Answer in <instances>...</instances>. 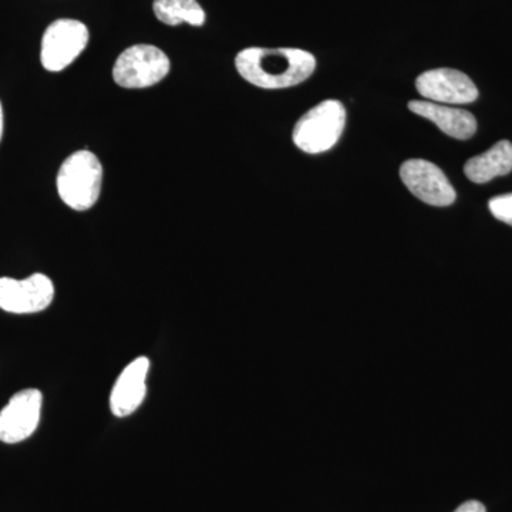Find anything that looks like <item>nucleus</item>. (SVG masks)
I'll return each mask as SVG.
<instances>
[{"label": "nucleus", "mask_w": 512, "mask_h": 512, "mask_svg": "<svg viewBox=\"0 0 512 512\" xmlns=\"http://www.w3.org/2000/svg\"><path fill=\"white\" fill-rule=\"evenodd\" d=\"M416 89L427 101L439 104H468L478 97L476 84L467 74L446 67L420 74Z\"/></svg>", "instance_id": "1a4fd4ad"}, {"label": "nucleus", "mask_w": 512, "mask_h": 512, "mask_svg": "<svg viewBox=\"0 0 512 512\" xmlns=\"http://www.w3.org/2000/svg\"><path fill=\"white\" fill-rule=\"evenodd\" d=\"M454 512H487L483 504L478 501H467L463 505L457 508Z\"/></svg>", "instance_id": "2eb2a0df"}, {"label": "nucleus", "mask_w": 512, "mask_h": 512, "mask_svg": "<svg viewBox=\"0 0 512 512\" xmlns=\"http://www.w3.org/2000/svg\"><path fill=\"white\" fill-rule=\"evenodd\" d=\"M409 109L417 116L430 120L444 134L457 140H468L476 134L477 120L470 111L454 109L447 104L427 100L410 101Z\"/></svg>", "instance_id": "9b49d317"}, {"label": "nucleus", "mask_w": 512, "mask_h": 512, "mask_svg": "<svg viewBox=\"0 0 512 512\" xmlns=\"http://www.w3.org/2000/svg\"><path fill=\"white\" fill-rule=\"evenodd\" d=\"M60 200L74 211H87L99 200L103 165L92 151L82 150L67 157L57 174Z\"/></svg>", "instance_id": "f03ea898"}, {"label": "nucleus", "mask_w": 512, "mask_h": 512, "mask_svg": "<svg viewBox=\"0 0 512 512\" xmlns=\"http://www.w3.org/2000/svg\"><path fill=\"white\" fill-rule=\"evenodd\" d=\"M153 10L156 18L168 26L188 23L200 28L207 18L197 0H154Z\"/></svg>", "instance_id": "ddd939ff"}, {"label": "nucleus", "mask_w": 512, "mask_h": 512, "mask_svg": "<svg viewBox=\"0 0 512 512\" xmlns=\"http://www.w3.org/2000/svg\"><path fill=\"white\" fill-rule=\"evenodd\" d=\"M43 394L37 389L16 393L0 412V441L16 444L28 440L39 426Z\"/></svg>", "instance_id": "6e6552de"}, {"label": "nucleus", "mask_w": 512, "mask_h": 512, "mask_svg": "<svg viewBox=\"0 0 512 512\" xmlns=\"http://www.w3.org/2000/svg\"><path fill=\"white\" fill-rule=\"evenodd\" d=\"M491 214L497 218L498 221L505 222V224L512 225V194L500 195L495 197L488 204Z\"/></svg>", "instance_id": "4468645a"}, {"label": "nucleus", "mask_w": 512, "mask_h": 512, "mask_svg": "<svg viewBox=\"0 0 512 512\" xmlns=\"http://www.w3.org/2000/svg\"><path fill=\"white\" fill-rule=\"evenodd\" d=\"M150 360L137 357L121 372L110 396V407L116 417H128L136 413L147 393V376Z\"/></svg>", "instance_id": "9d476101"}, {"label": "nucleus", "mask_w": 512, "mask_h": 512, "mask_svg": "<svg viewBox=\"0 0 512 512\" xmlns=\"http://www.w3.org/2000/svg\"><path fill=\"white\" fill-rule=\"evenodd\" d=\"M346 124V110L338 100H325L303 114L293 128V143L303 153L320 154L335 147Z\"/></svg>", "instance_id": "7ed1b4c3"}, {"label": "nucleus", "mask_w": 512, "mask_h": 512, "mask_svg": "<svg viewBox=\"0 0 512 512\" xmlns=\"http://www.w3.org/2000/svg\"><path fill=\"white\" fill-rule=\"evenodd\" d=\"M170 70V59L163 50L153 45H134L117 57L113 79L124 89H147L160 83Z\"/></svg>", "instance_id": "20e7f679"}, {"label": "nucleus", "mask_w": 512, "mask_h": 512, "mask_svg": "<svg viewBox=\"0 0 512 512\" xmlns=\"http://www.w3.org/2000/svg\"><path fill=\"white\" fill-rule=\"evenodd\" d=\"M400 177L414 197L433 205L447 207L456 201V190L436 164L426 160H409L400 168Z\"/></svg>", "instance_id": "0eeeda50"}, {"label": "nucleus", "mask_w": 512, "mask_h": 512, "mask_svg": "<svg viewBox=\"0 0 512 512\" xmlns=\"http://www.w3.org/2000/svg\"><path fill=\"white\" fill-rule=\"evenodd\" d=\"M89 39V29L79 20H55L43 35L40 50L42 66L47 72H62L82 55Z\"/></svg>", "instance_id": "39448f33"}, {"label": "nucleus", "mask_w": 512, "mask_h": 512, "mask_svg": "<svg viewBox=\"0 0 512 512\" xmlns=\"http://www.w3.org/2000/svg\"><path fill=\"white\" fill-rule=\"evenodd\" d=\"M238 73L266 90L288 89L308 80L316 69L312 53L301 49L249 47L235 57Z\"/></svg>", "instance_id": "f257e3e1"}, {"label": "nucleus", "mask_w": 512, "mask_h": 512, "mask_svg": "<svg viewBox=\"0 0 512 512\" xmlns=\"http://www.w3.org/2000/svg\"><path fill=\"white\" fill-rule=\"evenodd\" d=\"M512 171V144L500 141L481 156L473 157L464 165L468 180L476 184L488 183Z\"/></svg>", "instance_id": "f8f14e48"}, {"label": "nucleus", "mask_w": 512, "mask_h": 512, "mask_svg": "<svg viewBox=\"0 0 512 512\" xmlns=\"http://www.w3.org/2000/svg\"><path fill=\"white\" fill-rule=\"evenodd\" d=\"M55 298V285L43 274L26 279L0 278V309L15 315H28L49 308Z\"/></svg>", "instance_id": "423d86ee"}, {"label": "nucleus", "mask_w": 512, "mask_h": 512, "mask_svg": "<svg viewBox=\"0 0 512 512\" xmlns=\"http://www.w3.org/2000/svg\"><path fill=\"white\" fill-rule=\"evenodd\" d=\"M3 136V107L2 103H0V140H2Z\"/></svg>", "instance_id": "dca6fc26"}]
</instances>
